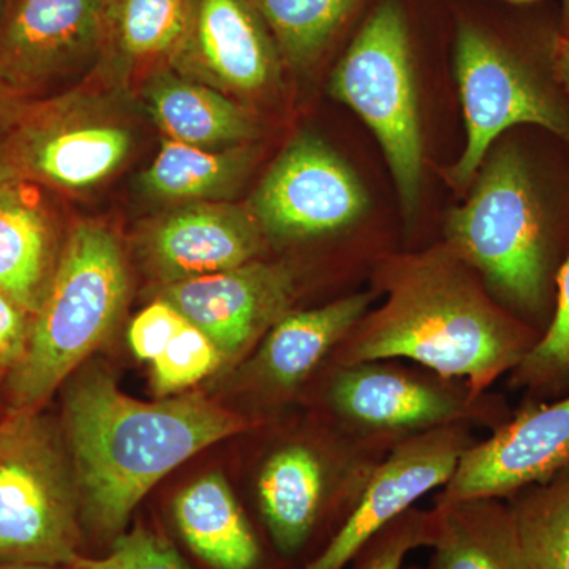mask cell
Segmentation results:
<instances>
[{"instance_id":"1","label":"cell","mask_w":569,"mask_h":569,"mask_svg":"<svg viewBox=\"0 0 569 569\" xmlns=\"http://www.w3.org/2000/svg\"><path fill=\"white\" fill-rule=\"evenodd\" d=\"M249 427L244 417L203 396L142 402L102 372L81 376L66 396V441L81 518L99 533H119L164 475Z\"/></svg>"},{"instance_id":"2","label":"cell","mask_w":569,"mask_h":569,"mask_svg":"<svg viewBox=\"0 0 569 569\" xmlns=\"http://www.w3.org/2000/svg\"><path fill=\"white\" fill-rule=\"evenodd\" d=\"M466 266L451 250L396 264L387 302L359 326L342 365L407 358L463 378L473 396L515 370L541 335L493 305Z\"/></svg>"},{"instance_id":"3","label":"cell","mask_w":569,"mask_h":569,"mask_svg":"<svg viewBox=\"0 0 569 569\" xmlns=\"http://www.w3.org/2000/svg\"><path fill=\"white\" fill-rule=\"evenodd\" d=\"M127 291L129 277L116 236L100 224H78L32 317L24 353L3 376L9 411L44 407L110 335Z\"/></svg>"},{"instance_id":"4","label":"cell","mask_w":569,"mask_h":569,"mask_svg":"<svg viewBox=\"0 0 569 569\" xmlns=\"http://www.w3.org/2000/svg\"><path fill=\"white\" fill-rule=\"evenodd\" d=\"M447 233L449 250L477 269L520 321L546 331L556 305L552 246L519 151L496 152L470 200L449 216Z\"/></svg>"},{"instance_id":"5","label":"cell","mask_w":569,"mask_h":569,"mask_svg":"<svg viewBox=\"0 0 569 569\" xmlns=\"http://www.w3.org/2000/svg\"><path fill=\"white\" fill-rule=\"evenodd\" d=\"M81 505L61 430L39 411L0 419V565L62 569L81 545Z\"/></svg>"},{"instance_id":"6","label":"cell","mask_w":569,"mask_h":569,"mask_svg":"<svg viewBox=\"0 0 569 569\" xmlns=\"http://www.w3.org/2000/svg\"><path fill=\"white\" fill-rule=\"evenodd\" d=\"M329 92L376 134L387 157L403 212L417 209L422 137L406 13L385 0L337 63Z\"/></svg>"},{"instance_id":"7","label":"cell","mask_w":569,"mask_h":569,"mask_svg":"<svg viewBox=\"0 0 569 569\" xmlns=\"http://www.w3.org/2000/svg\"><path fill=\"white\" fill-rule=\"evenodd\" d=\"M467 144L449 178L463 186L473 178L501 133L518 126H538L569 141V116L552 92L511 52L470 24L456 37Z\"/></svg>"},{"instance_id":"8","label":"cell","mask_w":569,"mask_h":569,"mask_svg":"<svg viewBox=\"0 0 569 569\" xmlns=\"http://www.w3.org/2000/svg\"><path fill=\"white\" fill-rule=\"evenodd\" d=\"M367 204L353 170L323 141L301 134L269 168L250 211L264 236L295 241L355 223Z\"/></svg>"},{"instance_id":"9","label":"cell","mask_w":569,"mask_h":569,"mask_svg":"<svg viewBox=\"0 0 569 569\" xmlns=\"http://www.w3.org/2000/svg\"><path fill=\"white\" fill-rule=\"evenodd\" d=\"M569 468V395L531 402L489 440L463 451L438 503L512 497Z\"/></svg>"},{"instance_id":"10","label":"cell","mask_w":569,"mask_h":569,"mask_svg":"<svg viewBox=\"0 0 569 569\" xmlns=\"http://www.w3.org/2000/svg\"><path fill=\"white\" fill-rule=\"evenodd\" d=\"M458 427H433L399 445L373 471L353 511L328 548L305 569H346L389 523L410 511L430 490L447 486L470 445Z\"/></svg>"},{"instance_id":"11","label":"cell","mask_w":569,"mask_h":569,"mask_svg":"<svg viewBox=\"0 0 569 569\" xmlns=\"http://www.w3.org/2000/svg\"><path fill=\"white\" fill-rule=\"evenodd\" d=\"M293 295L290 268L253 260L217 274L164 284L159 299L208 336L227 362L246 353L288 313Z\"/></svg>"},{"instance_id":"12","label":"cell","mask_w":569,"mask_h":569,"mask_svg":"<svg viewBox=\"0 0 569 569\" xmlns=\"http://www.w3.org/2000/svg\"><path fill=\"white\" fill-rule=\"evenodd\" d=\"M111 0H14L0 21V78L22 92L103 47Z\"/></svg>"},{"instance_id":"13","label":"cell","mask_w":569,"mask_h":569,"mask_svg":"<svg viewBox=\"0 0 569 569\" xmlns=\"http://www.w3.org/2000/svg\"><path fill=\"white\" fill-rule=\"evenodd\" d=\"M170 59L183 73L236 93L261 91L277 73L274 41L250 0H190Z\"/></svg>"},{"instance_id":"14","label":"cell","mask_w":569,"mask_h":569,"mask_svg":"<svg viewBox=\"0 0 569 569\" xmlns=\"http://www.w3.org/2000/svg\"><path fill=\"white\" fill-rule=\"evenodd\" d=\"M264 247L252 211L227 203H193L160 220L146 239L149 264L164 284L250 263Z\"/></svg>"},{"instance_id":"15","label":"cell","mask_w":569,"mask_h":569,"mask_svg":"<svg viewBox=\"0 0 569 569\" xmlns=\"http://www.w3.org/2000/svg\"><path fill=\"white\" fill-rule=\"evenodd\" d=\"M9 149L22 173L62 189H84L111 174L130 151V133L108 123L84 126L43 110L20 119Z\"/></svg>"},{"instance_id":"16","label":"cell","mask_w":569,"mask_h":569,"mask_svg":"<svg viewBox=\"0 0 569 569\" xmlns=\"http://www.w3.org/2000/svg\"><path fill=\"white\" fill-rule=\"evenodd\" d=\"M332 400L346 417L383 429H433L462 413V406L447 392L369 362L339 373Z\"/></svg>"},{"instance_id":"17","label":"cell","mask_w":569,"mask_h":569,"mask_svg":"<svg viewBox=\"0 0 569 569\" xmlns=\"http://www.w3.org/2000/svg\"><path fill=\"white\" fill-rule=\"evenodd\" d=\"M432 569H527L515 519L500 498L437 503Z\"/></svg>"},{"instance_id":"18","label":"cell","mask_w":569,"mask_h":569,"mask_svg":"<svg viewBox=\"0 0 569 569\" xmlns=\"http://www.w3.org/2000/svg\"><path fill=\"white\" fill-rule=\"evenodd\" d=\"M370 302L372 295L361 293L318 309L284 313L258 353L261 376L280 388L301 383L329 350L361 323Z\"/></svg>"},{"instance_id":"19","label":"cell","mask_w":569,"mask_h":569,"mask_svg":"<svg viewBox=\"0 0 569 569\" xmlns=\"http://www.w3.org/2000/svg\"><path fill=\"white\" fill-rule=\"evenodd\" d=\"M174 516L190 549L216 569H253L260 546L244 512L220 475L187 486L174 501Z\"/></svg>"},{"instance_id":"20","label":"cell","mask_w":569,"mask_h":569,"mask_svg":"<svg viewBox=\"0 0 569 569\" xmlns=\"http://www.w3.org/2000/svg\"><path fill=\"white\" fill-rule=\"evenodd\" d=\"M153 121L170 140L197 148H220L252 140L249 112L201 82L162 73L148 88Z\"/></svg>"},{"instance_id":"21","label":"cell","mask_w":569,"mask_h":569,"mask_svg":"<svg viewBox=\"0 0 569 569\" xmlns=\"http://www.w3.org/2000/svg\"><path fill=\"white\" fill-rule=\"evenodd\" d=\"M50 266L47 217L18 181L11 182L0 190V291L36 316L54 272Z\"/></svg>"},{"instance_id":"22","label":"cell","mask_w":569,"mask_h":569,"mask_svg":"<svg viewBox=\"0 0 569 569\" xmlns=\"http://www.w3.org/2000/svg\"><path fill=\"white\" fill-rule=\"evenodd\" d=\"M258 496L277 548H301L316 526L323 498V470L312 451L288 447L266 462Z\"/></svg>"},{"instance_id":"23","label":"cell","mask_w":569,"mask_h":569,"mask_svg":"<svg viewBox=\"0 0 569 569\" xmlns=\"http://www.w3.org/2000/svg\"><path fill=\"white\" fill-rule=\"evenodd\" d=\"M249 162V156L239 149L209 151L164 140L156 160L141 176L142 189L168 200H220L234 192Z\"/></svg>"},{"instance_id":"24","label":"cell","mask_w":569,"mask_h":569,"mask_svg":"<svg viewBox=\"0 0 569 569\" xmlns=\"http://www.w3.org/2000/svg\"><path fill=\"white\" fill-rule=\"evenodd\" d=\"M527 569H569V468L511 497Z\"/></svg>"},{"instance_id":"25","label":"cell","mask_w":569,"mask_h":569,"mask_svg":"<svg viewBox=\"0 0 569 569\" xmlns=\"http://www.w3.org/2000/svg\"><path fill=\"white\" fill-rule=\"evenodd\" d=\"M359 0H250L288 66L306 69L320 58Z\"/></svg>"},{"instance_id":"26","label":"cell","mask_w":569,"mask_h":569,"mask_svg":"<svg viewBox=\"0 0 569 569\" xmlns=\"http://www.w3.org/2000/svg\"><path fill=\"white\" fill-rule=\"evenodd\" d=\"M190 0H111L104 43L127 61L173 54L189 20Z\"/></svg>"},{"instance_id":"27","label":"cell","mask_w":569,"mask_h":569,"mask_svg":"<svg viewBox=\"0 0 569 569\" xmlns=\"http://www.w3.org/2000/svg\"><path fill=\"white\" fill-rule=\"evenodd\" d=\"M515 385L533 392L560 389L569 381V253L556 276V305L537 346L515 370Z\"/></svg>"},{"instance_id":"28","label":"cell","mask_w":569,"mask_h":569,"mask_svg":"<svg viewBox=\"0 0 569 569\" xmlns=\"http://www.w3.org/2000/svg\"><path fill=\"white\" fill-rule=\"evenodd\" d=\"M224 365L208 336L186 320L163 353L152 361V387L159 395L183 391Z\"/></svg>"},{"instance_id":"29","label":"cell","mask_w":569,"mask_h":569,"mask_svg":"<svg viewBox=\"0 0 569 569\" xmlns=\"http://www.w3.org/2000/svg\"><path fill=\"white\" fill-rule=\"evenodd\" d=\"M433 512L410 509L377 533L356 556L355 569H402L408 553L432 545Z\"/></svg>"},{"instance_id":"30","label":"cell","mask_w":569,"mask_h":569,"mask_svg":"<svg viewBox=\"0 0 569 569\" xmlns=\"http://www.w3.org/2000/svg\"><path fill=\"white\" fill-rule=\"evenodd\" d=\"M63 569H190L160 535L146 527H134L130 533L116 539L114 548L102 559H77Z\"/></svg>"},{"instance_id":"31","label":"cell","mask_w":569,"mask_h":569,"mask_svg":"<svg viewBox=\"0 0 569 569\" xmlns=\"http://www.w3.org/2000/svg\"><path fill=\"white\" fill-rule=\"evenodd\" d=\"M186 323V318L173 306L157 299L141 310L130 325L129 340L133 353L142 361H153Z\"/></svg>"},{"instance_id":"32","label":"cell","mask_w":569,"mask_h":569,"mask_svg":"<svg viewBox=\"0 0 569 569\" xmlns=\"http://www.w3.org/2000/svg\"><path fill=\"white\" fill-rule=\"evenodd\" d=\"M32 317L0 291V373L6 376L24 353Z\"/></svg>"},{"instance_id":"33","label":"cell","mask_w":569,"mask_h":569,"mask_svg":"<svg viewBox=\"0 0 569 569\" xmlns=\"http://www.w3.org/2000/svg\"><path fill=\"white\" fill-rule=\"evenodd\" d=\"M24 112L21 93L0 78V126L20 121Z\"/></svg>"},{"instance_id":"34","label":"cell","mask_w":569,"mask_h":569,"mask_svg":"<svg viewBox=\"0 0 569 569\" xmlns=\"http://www.w3.org/2000/svg\"><path fill=\"white\" fill-rule=\"evenodd\" d=\"M553 71L561 88L569 96V36H563L553 52Z\"/></svg>"},{"instance_id":"35","label":"cell","mask_w":569,"mask_h":569,"mask_svg":"<svg viewBox=\"0 0 569 569\" xmlns=\"http://www.w3.org/2000/svg\"><path fill=\"white\" fill-rule=\"evenodd\" d=\"M20 173L11 162L9 149L7 146H0V190L9 183L18 181Z\"/></svg>"},{"instance_id":"36","label":"cell","mask_w":569,"mask_h":569,"mask_svg":"<svg viewBox=\"0 0 569 569\" xmlns=\"http://www.w3.org/2000/svg\"><path fill=\"white\" fill-rule=\"evenodd\" d=\"M2 373H0V419H3L9 415V407H7L6 396H3Z\"/></svg>"},{"instance_id":"37","label":"cell","mask_w":569,"mask_h":569,"mask_svg":"<svg viewBox=\"0 0 569 569\" xmlns=\"http://www.w3.org/2000/svg\"><path fill=\"white\" fill-rule=\"evenodd\" d=\"M0 569H58V568L37 567V565H0Z\"/></svg>"},{"instance_id":"38","label":"cell","mask_w":569,"mask_h":569,"mask_svg":"<svg viewBox=\"0 0 569 569\" xmlns=\"http://www.w3.org/2000/svg\"><path fill=\"white\" fill-rule=\"evenodd\" d=\"M563 32L569 36V0H563Z\"/></svg>"},{"instance_id":"39","label":"cell","mask_w":569,"mask_h":569,"mask_svg":"<svg viewBox=\"0 0 569 569\" xmlns=\"http://www.w3.org/2000/svg\"><path fill=\"white\" fill-rule=\"evenodd\" d=\"M515 2H530V0H515Z\"/></svg>"},{"instance_id":"40","label":"cell","mask_w":569,"mask_h":569,"mask_svg":"<svg viewBox=\"0 0 569 569\" xmlns=\"http://www.w3.org/2000/svg\"><path fill=\"white\" fill-rule=\"evenodd\" d=\"M0 14H2V0H0Z\"/></svg>"},{"instance_id":"41","label":"cell","mask_w":569,"mask_h":569,"mask_svg":"<svg viewBox=\"0 0 569 569\" xmlns=\"http://www.w3.org/2000/svg\"><path fill=\"white\" fill-rule=\"evenodd\" d=\"M411 569H415V568H411Z\"/></svg>"}]
</instances>
